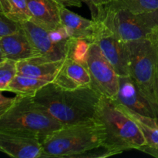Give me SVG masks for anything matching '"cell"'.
Masks as SVG:
<instances>
[{"instance_id": "2", "label": "cell", "mask_w": 158, "mask_h": 158, "mask_svg": "<svg viewBox=\"0 0 158 158\" xmlns=\"http://www.w3.org/2000/svg\"><path fill=\"white\" fill-rule=\"evenodd\" d=\"M106 131L97 119L62 126L42 139V157L79 158L104 144Z\"/></svg>"}, {"instance_id": "12", "label": "cell", "mask_w": 158, "mask_h": 158, "mask_svg": "<svg viewBox=\"0 0 158 158\" xmlns=\"http://www.w3.org/2000/svg\"><path fill=\"white\" fill-rule=\"evenodd\" d=\"M0 48L5 60L15 62L40 56L22 27L17 32L0 36Z\"/></svg>"}, {"instance_id": "18", "label": "cell", "mask_w": 158, "mask_h": 158, "mask_svg": "<svg viewBox=\"0 0 158 158\" xmlns=\"http://www.w3.org/2000/svg\"><path fill=\"white\" fill-rule=\"evenodd\" d=\"M50 82L44 79L17 73L9 85L6 91L13 93L15 95L33 96L40 88Z\"/></svg>"}, {"instance_id": "28", "label": "cell", "mask_w": 158, "mask_h": 158, "mask_svg": "<svg viewBox=\"0 0 158 158\" xmlns=\"http://www.w3.org/2000/svg\"><path fill=\"white\" fill-rule=\"evenodd\" d=\"M9 11V0H0V14L7 15Z\"/></svg>"}, {"instance_id": "30", "label": "cell", "mask_w": 158, "mask_h": 158, "mask_svg": "<svg viewBox=\"0 0 158 158\" xmlns=\"http://www.w3.org/2000/svg\"><path fill=\"white\" fill-rule=\"evenodd\" d=\"M155 95H156V101H157V120H158V69H157V78H156Z\"/></svg>"}, {"instance_id": "13", "label": "cell", "mask_w": 158, "mask_h": 158, "mask_svg": "<svg viewBox=\"0 0 158 158\" xmlns=\"http://www.w3.org/2000/svg\"><path fill=\"white\" fill-rule=\"evenodd\" d=\"M29 20L48 31L62 24L61 6L54 0H27Z\"/></svg>"}, {"instance_id": "25", "label": "cell", "mask_w": 158, "mask_h": 158, "mask_svg": "<svg viewBox=\"0 0 158 158\" xmlns=\"http://www.w3.org/2000/svg\"><path fill=\"white\" fill-rule=\"evenodd\" d=\"M15 100L16 95L14 97H8L2 94V91H0V119L15 103Z\"/></svg>"}, {"instance_id": "3", "label": "cell", "mask_w": 158, "mask_h": 158, "mask_svg": "<svg viewBox=\"0 0 158 158\" xmlns=\"http://www.w3.org/2000/svg\"><path fill=\"white\" fill-rule=\"evenodd\" d=\"M96 119L106 131L104 146L114 155L128 150H138L146 145V140L138 125L122 111L112 100L102 95L96 112Z\"/></svg>"}, {"instance_id": "27", "label": "cell", "mask_w": 158, "mask_h": 158, "mask_svg": "<svg viewBox=\"0 0 158 158\" xmlns=\"http://www.w3.org/2000/svg\"><path fill=\"white\" fill-rule=\"evenodd\" d=\"M88 6H100L110 2L113 0H83Z\"/></svg>"}, {"instance_id": "9", "label": "cell", "mask_w": 158, "mask_h": 158, "mask_svg": "<svg viewBox=\"0 0 158 158\" xmlns=\"http://www.w3.org/2000/svg\"><path fill=\"white\" fill-rule=\"evenodd\" d=\"M2 152L15 158H39L43 156L40 137L32 134L0 131Z\"/></svg>"}, {"instance_id": "21", "label": "cell", "mask_w": 158, "mask_h": 158, "mask_svg": "<svg viewBox=\"0 0 158 158\" xmlns=\"http://www.w3.org/2000/svg\"><path fill=\"white\" fill-rule=\"evenodd\" d=\"M9 11L6 16L10 19L22 23L29 20L27 0H9Z\"/></svg>"}, {"instance_id": "5", "label": "cell", "mask_w": 158, "mask_h": 158, "mask_svg": "<svg viewBox=\"0 0 158 158\" xmlns=\"http://www.w3.org/2000/svg\"><path fill=\"white\" fill-rule=\"evenodd\" d=\"M61 127L32 96L16 95L15 103L0 119V131L32 134L41 139Z\"/></svg>"}, {"instance_id": "23", "label": "cell", "mask_w": 158, "mask_h": 158, "mask_svg": "<svg viewBox=\"0 0 158 158\" xmlns=\"http://www.w3.org/2000/svg\"><path fill=\"white\" fill-rule=\"evenodd\" d=\"M49 35L53 43L60 46H66L70 40V36L63 25L49 31Z\"/></svg>"}, {"instance_id": "19", "label": "cell", "mask_w": 158, "mask_h": 158, "mask_svg": "<svg viewBox=\"0 0 158 158\" xmlns=\"http://www.w3.org/2000/svg\"><path fill=\"white\" fill-rule=\"evenodd\" d=\"M91 43L86 39L71 38L67 43L66 57L86 66Z\"/></svg>"}, {"instance_id": "11", "label": "cell", "mask_w": 158, "mask_h": 158, "mask_svg": "<svg viewBox=\"0 0 158 158\" xmlns=\"http://www.w3.org/2000/svg\"><path fill=\"white\" fill-rule=\"evenodd\" d=\"M22 29L27 35L35 50L40 56L52 60H63L66 57L67 45L60 46L52 42L49 31L38 25L27 20L20 23Z\"/></svg>"}, {"instance_id": "24", "label": "cell", "mask_w": 158, "mask_h": 158, "mask_svg": "<svg viewBox=\"0 0 158 158\" xmlns=\"http://www.w3.org/2000/svg\"><path fill=\"white\" fill-rule=\"evenodd\" d=\"M21 29L19 23L8 18L6 15L0 14V36L9 35Z\"/></svg>"}, {"instance_id": "14", "label": "cell", "mask_w": 158, "mask_h": 158, "mask_svg": "<svg viewBox=\"0 0 158 158\" xmlns=\"http://www.w3.org/2000/svg\"><path fill=\"white\" fill-rule=\"evenodd\" d=\"M52 82L68 89L92 86V79L86 66L67 57Z\"/></svg>"}, {"instance_id": "7", "label": "cell", "mask_w": 158, "mask_h": 158, "mask_svg": "<svg viewBox=\"0 0 158 158\" xmlns=\"http://www.w3.org/2000/svg\"><path fill=\"white\" fill-rule=\"evenodd\" d=\"M86 67L92 79L93 87L101 95L114 100L118 91L119 75L95 43H91Z\"/></svg>"}, {"instance_id": "4", "label": "cell", "mask_w": 158, "mask_h": 158, "mask_svg": "<svg viewBox=\"0 0 158 158\" xmlns=\"http://www.w3.org/2000/svg\"><path fill=\"white\" fill-rule=\"evenodd\" d=\"M89 8L94 21L101 22L124 43L148 38L158 26V12L134 13L114 0Z\"/></svg>"}, {"instance_id": "8", "label": "cell", "mask_w": 158, "mask_h": 158, "mask_svg": "<svg viewBox=\"0 0 158 158\" xmlns=\"http://www.w3.org/2000/svg\"><path fill=\"white\" fill-rule=\"evenodd\" d=\"M97 22V29L92 43H95L106 60L119 76H129L126 43L120 40L101 22Z\"/></svg>"}, {"instance_id": "31", "label": "cell", "mask_w": 158, "mask_h": 158, "mask_svg": "<svg viewBox=\"0 0 158 158\" xmlns=\"http://www.w3.org/2000/svg\"><path fill=\"white\" fill-rule=\"evenodd\" d=\"M0 152H2V149H1V147H0Z\"/></svg>"}, {"instance_id": "20", "label": "cell", "mask_w": 158, "mask_h": 158, "mask_svg": "<svg viewBox=\"0 0 158 158\" xmlns=\"http://www.w3.org/2000/svg\"><path fill=\"white\" fill-rule=\"evenodd\" d=\"M124 9L134 13L158 12V0H114Z\"/></svg>"}, {"instance_id": "1", "label": "cell", "mask_w": 158, "mask_h": 158, "mask_svg": "<svg viewBox=\"0 0 158 158\" xmlns=\"http://www.w3.org/2000/svg\"><path fill=\"white\" fill-rule=\"evenodd\" d=\"M101 96L92 86L68 89L50 82L32 98L62 126H66L95 120Z\"/></svg>"}, {"instance_id": "17", "label": "cell", "mask_w": 158, "mask_h": 158, "mask_svg": "<svg viewBox=\"0 0 158 158\" xmlns=\"http://www.w3.org/2000/svg\"><path fill=\"white\" fill-rule=\"evenodd\" d=\"M117 105V104H116ZM122 111L127 114L138 125L143 134L146 145L142 147L140 151L158 158V120L157 118L141 115L120 105H117Z\"/></svg>"}, {"instance_id": "16", "label": "cell", "mask_w": 158, "mask_h": 158, "mask_svg": "<svg viewBox=\"0 0 158 158\" xmlns=\"http://www.w3.org/2000/svg\"><path fill=\"white\" fill-rule=\"evenodd\" d=\"M60 18L62 25L70 38L86 39L92 43L97 29V22L84 18L64 6L60 8Z\"/></svg>"}, {"instance_id": "15", "label": "cell", "mask_w": 158, "mask_h": 158, "mask_svg": "<svg viewBox=\"0 0 158 158\" xmlns=\"http://www.w3.org/2000/svg\"><path fill=\"white\" fill-rule=\"evenodd\" d=\"M65 59L56 61L49 60L42 56H37L21 60L16 62L17 73L44 79L52 82L63 65Z\"/></svg>"}, {"instance_id": "10", "label": "cell", "mask_w": 158, "mask_h": 158, "mask_svg": "<svg viewBox=\"0 0 158 158\" xmlns=\"http://www.w3.org/2000/svg\"><path fill=\"white\" fill-rule=\"evenodd\" d=\"M112 100L137 114L157 118L151 103L130 76H119L118 91Z\"/></svg>"}, {"instance_id": "29", "label": "cell", "mask_w": 158, "mask_h": 158, "mask_svg": "<svg viewBox=\"0 0 158 158\" xmlns=\"http://www.w3.org/2000/svg\"><path fill=\"white\" fill-rule=\"evenodd\" d=\"M148 38L151 40L154 45L155 46V47L157 48V52H158V26L157 28L153 30V32H151V35H149Z\"/></svg>"}, {"instance_id": "22", "label": "cell", "mask_w": 158, "mask_h": 158, "mask_svg": "<svg viewBox=\"0 0 158 158\" xmlns=\"http://www.w3.org/2000/svg\"><path fill=\"white\" fill-rule=\"evenodd\" d=\"M16 74V62L10 60H4L0 62V91H6Z\"/></svg>"}, {"instance_id": "6", "label": "cell", "mask_w": 158, "mask_h": 158, "mask_svg": "<svg viewBox=\"0 0 158 158\" xmlns=\"http://www.w3.org/2000/svg\"><path fill=\"white\" fill-rule=\"evenodd\" d=\"M126 43L129 76L148 99L157 119L155 85L158 69V52L149 38Z\"/></svg>"}, {"instance_id": "26", "label": "cell", "mask_w": 158, "mask_h": 158, "mask_svg": "<svg viewBox=\"0 0 158 158\" xmlns=\"http://www.w3.org/2000/svg\"><path fill=\"white\" fill-rule=\"evenodd\" d=\"M60 6L64 7H81L82 0H54Z\"/></svg>"}]
</instances>
